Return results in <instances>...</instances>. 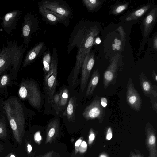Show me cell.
I'll return each mask as SVG.
<instances>
[{"instance_id":"obj_29","label":"cell","mask_w":157,"mask_h":157,"mask_svg":"<svg viewBox=\"0 0 157 157\" xmlns=\"http://www.w3.org/2000/svg\"><path fill=\"white\" fill-rule=\"evenodd\" d=\"M51 60V54L49 52L44 54L43 58V63L45 74L48 73L50 70Z\"/></svg>"},{"instance_id":"obj_9","label":"cell","mask_w":157,"mask_h":157,"mask_svg":"<svg viewBox=\"0 0 157 157\" xmlns=\"http://www.w3.org/2000/svg\"><path fill=\"white\" fill-rule=\"evenodd\" d=\"M126 99L128 105L137 112L142 108V101L138 91L135 87L131 78H130L126 86Z\"/></svg>"},{"instance_id":"obj_33","label":"cell","mask_w":157,"mask_h":157,"mask_svg":"<svg viewBox=\"0 0 157 157\" xmlns=\"http://www.w3.org/2000/svg\"><path fill=\"white\" fill-rule=\"evenodd\" d=\"M87 148V145L86 142L83 141L81 142L78 151L80 153H84L85 152Z\"/></svg>"},{"instance_id":"obj_44","label":"cell","mask_w":157,"mask_h":157,"mask_svg":"<svg viewBox=\"0 0 157 157\" xmlns=\"http://www.w3.org/2000/svg\"><path fill=\"white\" fill-rule=\"evenodd\" d=\"M99 157H109L108 155L105 153H101L99 156Z\"/></svg>"},{"instance_id":"obj_40","label":"cell","mask_w":157,"mask_h":157,"mask_svg":"<svg viewBox=\"0 0 157 157\" xmlns=\"http://www.w3.org/2000/svg\"><path fill=\"white\" fill-rule=\"evenodd\" d=\"M153 47L157 51V37L156 35L153 40Z\"/></svg>"},{"instance_id":"obj_47","label":"cell","mask_w":157,"mask_h":157,"mask_svg":"<svg viewBox=\"0 0 157 157\" xmlns=\"http://www.w3.org/2000/svg\"><path fill=\"white\" fill-rule=\"evenodd\" d=\"M0 43H1V40L0 39V52H1V51H0Z\"/></svg>"},{"instance_id":"obj_4","label":"cell","mask_w":157,"mask_h":157,"mask_svg":"<svg viewBox=\"0 0 157 157\" xmlns=\"http://www.w3.org/2000/svg\"><path fill=\"white\" fill-rule=\"evenodd\" d=\"M58 61L57 50L55 47L53 49L50 70L44 77L45 90L48 101L52 105L56 84Z\"/></svg>"},{"instance_id":"obj_11","label":"cell","mask_w":157,"mask_h":157,"mask_svg":"<svg viewBox=\"0 0 157 157\" xmlns=\"http://www.w3.org/2000/svg\"><path fill=\"white\" fill-rule=\"evenodd\" d=\"M22 14L21 11L14 10L6 13L2 17L1 25L8 34L15 29L18 21Z\"/></svg>"},{"instance_id":"obj_17","label":"cell","mask_w":157,"mask_h":157,"mask_svg":"<svg viewBox=\"0 0 157 157\" xmlns=\"http://www.w3.org/2000/svg\"><path fill=\"white\" fill-rule=\"evenodd\" d=\"M59 124L57 119L52 121L48 124L46 129L45 143H51L58 136Z\"/></svg>"},{"instance_id":"obj_39","label":"cell","mask_w":157,"mask_h":157,"mask_svg":"<svg viewBox=\"0 0 157 157\" xmlns=\"http://www.w3.org/2000/svg\"><path fill=\"white\" fill-rule=\"evenodd\" d=\"M54 152L53 151H50L45 154L41 157H52Z\"/></svg>"},{"instance_id":"obj_16","label":"cell","mask_w":157,"mask_h":157,"mask_svg":"<svg viewBox=\"0 0 157 157\" xmlns=\"http://www.w3.org/2000/svg\"><path fill=\"white\" fill-rule=\"evenodd\" d=\"M44 45V42H40L28 52L22 63L23 67L27 66L36 59L43 49Z\"/></svg>"},{"instance_id":"obj_36","label":"cell","mask_w":157,"mask_h":157,"mask_svg":"<svg viewBox=\"0 0 157 157\" xmlns=\"http://www.w3.org/2000/svg\"><path fill=\"white\" fill-rule=\"evenodd\" d=\"M112 130L111 127H109L107 128L106 139L107 140H110L112 137Z\"/></svg>"},{"instance_id":"obj_35","label":"cell","mask_w":157,"mask_h":157,"mask_svg":"<svg viewBox=\"0 0 157 157\" xmlns=\"http://www.w3.org/2000/svg\"><path fill=\"white\" fill-rule=\"evenodd\" d=\"M4 101L0 97V118L2 115L5 114L4 109Z\"/></svg>"},{"instance_id":"obj_34","label":"cell","mask_w":157,"mask_h":157,"mask_svg":"<svg viewBox=\"0 0 157 157\" xmlns=\"http://www.w3.org/2000/svg\"><path fill=\"white\" fill-rule=\"evenodd\" d=\"M82 137H81L78 139L75 142V153L76 154L78 152L79 146L82 141Z\"/></svg>"},{"instance_id":"obj_19","label":"cell","mask_w":157,"mask_h":157,"mask_svg":"<svg viewBox=\"0 0 157 157\" xmlns=\"http://www.w3.org/2000/svg\"><path fill=\"white\" fill-rule=\"evenodd\" d=\"M39 12L43 19L50 24L55 25L63 21L58 15L48 9L41 4L39 5Z\"/></svg>"},{"instance_id":"obj_24","label":"cell","mask_w":157,"mask_h":157,"mask_svg":"<svg viewBox=\"0 0 157 157\" xmlns=\"http://www.w3.org/2000/svg\"><path fill=\"white\" fill-rule=\"evenodd\" d=\"M150 5H147L141 7L129 14L125 18L126 21L136 20L143 16L151 8Z\"/></svg>"},{"instance_id":"obj_20","label":"cell","mask_w":157,"mask_h":157,"mask_svg":"<svg viewBox=\"0 0 157 157\" xmlns=\"http://www.w3.org/2000/svg\"><path fill=\"white\" fill-rule=\"evenodd\" d=\"M139 79L143 94L146 97H149L153 90L154 86L150 80L148 79L143 72L140 73Z\"/></svg>"},{"instance_id":"obj_21","label":"cell","mask_w":157,"mask_h":157,"mask_svg":"<svg viewBox=\"0 0 157 157\" xmlns=\"http://www.w3.org/2000/svg\"><path fill=\"white\" fill-rule=\"evenodd\" d=\"M100 78V74L98 69L94 70L92 74L86 92V96L91 95L98 85Z\"/></svg>"},{"instance_id":"obj_6","label":"cell","mask_w":157,"mask_h":157,"mask_svg":"<svg viewBox=\"0 0 157 157\" xmlns=\"http://www.w3.org/2000/svg\"><path fill=\"white\" fill-rule=\"evenodd\" d=\"M121 57L120 54H117L113 57L109 65L104 72L103 81L105 89L116 82L118 73L120 71L121 66Z\"/></svg>"},{"instance_id":"obj_10","label":"cell","mask_w":157,"mask_h":157,"mask_svg":"<svg viewBox=\"0 0 157 157\" xmlns=\"http://www.w3.org/2000/svg\"><path fill=\"white\" fill-rule=\"evenodd\" d=\"M41 4L58 15L63 22L69 20L71 16V12L70 9L57 1H44L41 2Z\"/></svg>"},{"instance_id":"obj_30","label":"cell","mask_w":157,"mask_h":157,"mask_svg":"<svg viewBox=\"0 0 157 157\" xmlns=\"http://www.w3.org/2000/svg\"><path fill=\"white\" fill-rule=\"evenodd\" d=\"M129 3H128L118 5L112 10L111 12V14L114 15L120 14L126 9Z\"/></svg>"},{"instance_id":"obj_31","label":"cell","mask_w":157,"mask_h":157,"mask_svg":"<svg viewBox=\"0 0 157 157\" xmlns=\"http://www.w3.org/2000/svg\"><path fill=\"white\" fill-rule=\"evenodd\" d=\"M59 94H57L54 95L52 106H53L57 114H58L60 111L59 109Z\"/></svg>"},{"instance_id":"obj_37","label":"cell","mask_w":157,"mask_h":157,"mask_svg":"<svg viewBox=\"0 0 157 157\" xmlns=\"http://www.w3.org/2000/svg\"><path fill=\"white\" fill-rule=\"evenodd\" d=\"M100 102L102 106L104 108H105L108 104V100L106 98L103 97L100 98Z\"/></svg>"},{"instance_id":"obj_14","label":"cell","mask_w":157,"mask_h":157,"mask_svg":"<svg viewBox=\"0 0 157 157\" xmlns=\"http://www.w3.org/2000/svg\"><path fill=\"white\" fill-rule=\"evenodd\" d=\"M157 16V8L153 9L144 18L143 23V36L148 38L154 28Z\"/></svg>"},{"instance_id":"obj_25","label":"cell","mask_w":157,"mask_h":157,"mask_svg":"<svg viewBox=\"0 0 157 157\" xmlns=\"http://www.w3.org/2000/svg\"><path fill=\"white\" fill-rule=\"evenodd\" d=\"M84 4L88 10L93 11L97 10L103 3V1L100 0H83Z\"/></svg>"},{"instance_id":"obj_46","label":"cell","mask_w":157,"mask_h":157,"mask_svg":"<svg viewBox=\"0 0 157 157\" xmlns=\"http://www.w3.org/2000/svg\"><path fill=\"white\" fill-rule=\"evenodd\" d=\"M131 157H143L142 156L138 154L136 155H134Z\"/></svg>"},{"instance_id":"obj_43","label":"cell","mask_w":157,"mask_h":157,"mask_svg":"<svg viewBox=\"0 0 157 157\" xmlns=\"http://www.w3.org/2000/svg\"><path fill=\"white\" fill-rule=\"evenodd\" d=\"M5 157H16L14 154L12 152H10Z\"/></svg>"},{"instance_id":"obj_3","label":"cell","mask_w":157,"mask_h":157,"mask_svg":"<svg viewBox=\"0 0 157 157\" xmlns=\"http://www.w3.org/2000/svg\"><path fill=\"white\" fill-rule=\"evenodd\" d=\"M19 99L27 101L33 107L39 108L41 103V98L37 85L32 80H22L18 90Z\"/></svg>"},{"instance_id":"obj_42","label":"cell","mask_w":157,"mask_h":157,"mask_svg":"<svg viewBox=\"0 0 157 157\" xmlns=\"http://www.w3.org/2000/svg\"><path fill=\"white\" fill-rule=\"evenodd\" d=\"M152 77L154 81L157 82V74L154 70L153 71L152 74Z\"/></svg>"},{"instance_id":"obj_23","label":"cell","mask_w":157,"mask_h":157,"mask_svg":"<svg viewBox=\"0 0 157 157\" xmlns=\"http://www.w3.org/2000/svg\"><path fill=\"white\" fill-rule=\"evenodd\" d=\"M7 118L5 114L0 118V140L6 142L9 141V136L7 127Z\"/></svg>"},{"instance_id":"obj_22","label":"cell","mask_w":157,"mask_h":157,"mask_svg":"<svg viewBox=\"0 0 157 157\" xmlns=\"http://www.w3.org/2000/svg\"><path fill=\"white\" fill-rule=\"evenodd\" d=\"M76 109V100L74 97H72L69 100L66 111L64 113V115L67 116L69 122L72 121L74 120Z\"/></svg>"},{"instance_id":"obj_8","label":"cell","mask_w":157,"mask_h":157,"mask_svg":"<svg viewBox=\"0 0 157 157\" xmlns=\"http://www.w3.org/2000/svg\"><path fill=\"white\" fill-rule=\"evenodd\" d=\"M100 97L96 96L91 103L84 109L82 113L83 117L87 120L97 119L102 123L105 116L104 108L100 102Z\"/></svg>"},{"instance_id":"obj_27","label":"cell","mask_w":157,"mask_h":157,"mask_svg":"<svg viewBox=\"0 0 157 157\" xmlns=\"http://www.w3.org/2000/svg\"><path fill=\"white\" fill-rule=\"evenodd\" d=\"M60 100L59 104V111L64 108L66 106L68 98V91L67 88L62 90L59 94Z\"/></svg>"},{"instance_id":"obj_26","label":"cell","mask_w":157,"mask_h":157,"mask_svg":"<svg viewBox=\"0 0 157 157\" xmlns=\"http://www.w3.org/2000/svg\"><path fill=\"white\" fill-rule=\"evenodd\" d=\"M12 146L10 142L0 140V157H5L12 151Z\"/></svg>"},{"instance_id":"obj_38","label":"cell","mask_w":157,"mask_h":157,"mask_svg":"<svg viewBox=\"0 0 157 157\" xmlns=\"http://www.w3.org/2000/svg\"><path fill=\"white\" fill-rule=\"evenodd\" d=\"M41 137L39 132H37L35 133L34 136V139L36 143H40L41 140Z\"/></svg>"},{"instance_id":"obj_28","label":"cell","mask_w":157,"mask_h":157,"mask_svg":"<svg viewBox=\"0 0 157 157\" xmlns=\"http://www.w3.org/2000/svg\"><path fill=\"white\" fill-rule=\"evenodd\" d=\"M151 101L152 109L155 112H157V86L154 85V88L151 93L149 95Z\"/></svg>"},{"instance_id":"obj_12","label":"cell","mask_w":157,"mask_h":157,"mask_svg":"<svg viewBox=\"0 0 157 157\" xmlns=\"http://www.w3.org/2000/svg\"><path fill=\"white\" fill-rule=\"evenodd\" d=\"M94 61V53L88 52L84 58L81 67L80 89L82 92L86 87Z\"/></svg>"},{"instance_id":"obj_13","label":"cell","mask_w":157,"mask_h":157,"mask_svg":"<svg viewBox=\"0 0 157 157\" xmlns=\"http://www.w3.org/2000/svg\"><path fill=\"white\" fill-rule=\"evenodd\" d=\"M146 141L149 151V157H157L156 138L154 128L149 123L146 126Z\"/></svg>"},{"instance_id":"obj_45","label":"cell","mask_w":157,"mask_h":157,"mask_svg":"<svg viewBox=\"0 0 157 157\" xmlns=\"http://www.w3.org/2000/svg\"><path fill=\"white\" fill-rule=\"evenodd\" d=\"M95 41L97 44H99L101 42L100 39L99 37H97L95 39Z\"/></svg>"},{"instance_id":"obj_7","label":"cell","mask_w":157,"mask_h":157,"mask_svg":"<svg viewBox=\"0 0 157 157\" xmlns=\"http://www.w3.org/2000/svg\"><path fill=\"white\" fill-rule=\"evenodd\" d=\"M38 23L36 18L31 12L28 13L24 17L22 24L21 37L25 45H28L30 42L32 34L37 29Z\"/></svg>"},{"instance_id":"obj_18","label":"cell","mask_w":157,"mask_h":157,"mask_svg":"<svg viewBox=\"0 0 157 157\" xmlns=\"http://www.w3.org/2000/svg\"><path fill=\"white\" fill-rule=\"evenodd\" d=\"M14 79L11 73L6 71L0 76V97H6L8 95V88L12 85Z\"/></svg>"},{"instance_id":"obj_15","label":"cell","mask_w":157,"mask_h":157,"mask_svg":"<svg viewBox=\"0 0 157 157\" xmlns=\"http://www.w3.org/2000/svg\"><path fill=\"white\" fill-rule=\"evenodd\" d=\"M12 67L9 49L4 44L0 53V76L5 72L10 71Z\"/></svg>"},{"instance_id":"obj_32","label":"cell","mask_w":157,"mask_h":157,"mask_svg":"<svg viewBox=\"0 0 157 157\" xmlns=\"http://www.w3.org/2000/svg\"><path fill=\"white\" fill-rule=\"evenodd\" d=\"M95 138V134L93 128H91L89 132L88 143L90 145L93 143Z\"/></svg>"},{"instance_id":"obj_41","label":"cell","mask_w":157,"mask_h":157,"mask_svg":"<svg viewBox=\"0 0 157 157\" xmlns=\"http://www.w3.org/2000/svg\"><path fill=\"white\" fill-rule=\"evenodd\" d=\"M27 150L28 154L30 153L32 150V147L31 145L29 143L27 144Z\"/></svg>"},{"instance_id":"obj_1","label":"cell","mask_w":157,"mask_h":157,"mask_svg":"<svg viewBox=\"0 0 157 157\" xmlns=\"http://www.w3.org/2000/svg\"><path fill=\"white\" fill-rule=\"evenodd\" d=\"M99 30L95 25L88 26L84 22H80L71 35L68 52L76 47L77 52L75 66L73 69L72 82L73 85L78 82V76L84 58L90 52Z\"/></svg>"},{"instance_id":"obj_5","label":"cell","mask_w":157,"mask_h":157,"mask_svg":"<svg viewBox=\"0 0 157 157\" xmlns=\"http://www.w3.org/2000/svg\"><path fill=\"white\" fill-rule=\"evenodd\" d=\"M10 56L11 59L12 67L10 71L14 78H16L22 63L23 56L28 47V45L23 44L19 46L17 41L10 40L7 42Z\"/></svg>"},{"instance_id":"obj_2","label":"cell","mask_w":157,"mask_h":157,"mask_svg":"<svg viewBox=\"0 0 157 157\" xmlns=\"http://www.w3.org/2000/svg\"><path fill=\"white\" fill-rule=\"evenodd\" d=\"M4 109L15 140L21 145L25 133L26 117L24 106L18 98L11 96L5 100Z\"/></svg>"}]
</instances>
